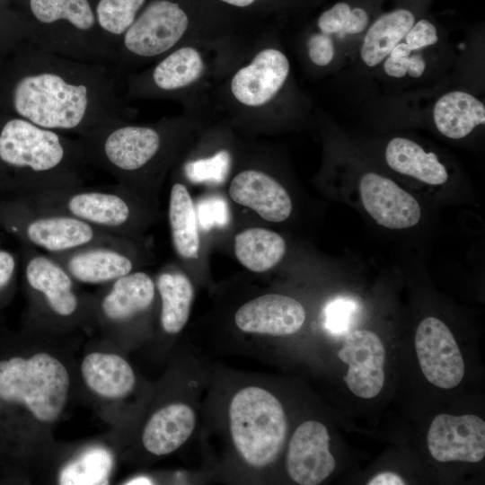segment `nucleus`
Masks as SVG:
<instances>
[{
  "label": "nucleus",
  "instance_id": "nucleus-12",
  "mask_svg": "<svg viewBox=\"0 0 485 485\" xmlns=\"http://www.w3.org/2000/svg\"><path fill=\"white\" fill-rule=\"evenodd\" d=\"M415 348L421 371L432 384L450 389L461 383L464 361L451 331L442 321L429 316L419 323Z\"/></svg>",
  "mask_w": 485,
  "mask_h": 485
},
{
  "label": "nucleus",
  "instance_id": "nucleus-44",
  "mask_svg": "<svg viewBox=\"0 0 485 485\" xmlns=\"http://www.w3.org/2000/svg\"><path fill=\"white\" fill-rule=\"evenodd\" d=\"M151 481L145 477H138L127 482V484H151Z\"/></svg>",
  "mask_w": 485,
  "mask_h": 485
},
{
  "label": "nucleus",
  "instance_id": "nucleus-11",
  "mask_svg": "<svg viewBox=\"0 0 485 485\" xmlns=\"http://www.w3.org/2000/svg\"><path fill=\"white\" fill-rule=\"evenodd\" d=\"M12 198L39 210L75 217L120 236H125L134 217L133 207L120 188L104 190L84 186Z\"/></svg>",
  "mask_w": 485,
  "mask_h": 485
},
{
  "label": "nucleus",
  "instance_id": "nucleus-7",
  "mask_svg": "<svg viewBox=\"0 0 485 485\" xmlns=\"http://www.w3.org/2000/svg\"><path fill=\"white\" fill-rule=\"evenodd\" d=\"M223 35L195 30L179 3L153 0L119 40L116 68L124 78L188 41Z\"/></svg>",
  "mask_w": 485,
  "mask_h": 485
},
{
  "label": "nucleus",
  "instance_id": "nucleus-10",
  "mask_svg": "<svg viewBox=\"0 0 485 485\" xmlns=\"http://www.w3.org/2000/svg\"><path fill=\"white\" fill-rule=\"evenodd\" d=\"M30 10L44 27L31 36L42 48L66 56L96 48L116 63L115 48L100 29L89 0H30Z\"/></svg>",
  "mask_w": 485,
  "mask_h": 485
},
{
  "label": "nucleus",
  "instance_id": "nucleus-13",
  "mask_svg": "<svg viewBox=\"0 0 485 485\" xmlns=\"http://www.w3.org/2000/svg\"><path fill=\"white\" fill-rule=\"evenodd\" d=\"M428 447L438 462L478 463L485 456V422L475 415L440 414L430 424Z\"/></svg>",
  "mask_w": 485,
  "mask_h": 485
},
{
  "label": "nucleus",
  "instance_id": "nucleus-17",
  "mask_svg": "<svg viewBox=\"0 0 485 485\" xmlns=\"http://www.w3.org/2000/svg\"><path fill=\"white\" fill-rule=\"evenodd\" d=\"M22 246L24 278L29 287L44 298L55 314L62 317L75 314L79 300L74 289L73 278L50 255L28 245Z\"/></svg>",
  "mask_w": 485,
  "mask_h": 485
},
{
  "label": "nucleus",
  "instance_id": "nucleus-5",
  "mask_svg": "<svg viewBox=\"0 0 485 485\" xmlns=\"http://www.w3.org/2000/svg\"><path fill=\"white\" fill-rule=\"evenodd\" d=\"M173 119L154 125L121 119L79 137L93 168L114 177L128 190L137 177L148 172L164 155L167 129Z\"/></svg>",
  "mask_w": 485,
  "mask_h": 485
},
{
  "label": "nucleus",
  "instance_id": "nucleus-14",
  "mask_svg": "<svg viewBox=\"0 0 485 485\" xmlns=\"http://www.w3.org/2000/svg\"><path fill=\"white\" fill-rule=\"evenodd\" d=\"M330 436L326 427L316 420H307L295 430L286 458L290 478L301 485H317L334 471L336 462L329 450Z\"/></svg>",
  "mask_w": 485,
  "mask_h": 485
},
{
  "label": "nucleus",
  "instance_id": "nucleus-16",
  "mask_svg": "<svg viewBox=\"0 0 485 485\" xmlns=\"http://www.w3.org/2000/svg\"><path fill=\"white\" fill-rule=\"evenodd\" d=\"M359 191L366 211L380 225L405 229L420 220L421 208L417 199L383 175L365 173L359 182Z\"/></svg>",
  "mask_w": 485,
  "mask_h": 485
},
{
  "label": "nucleus",
  "instance_id": "nucleus-3",
  "mask_svg": "<svg viewBox=\"0 0 485 485\" xmlns=\"http://www.w3.org/2000/svg\"><path fill=\"white\" fill-rule=\"evenodd\" d=\"M247 37L237 34L188 41L154 63L124 77L128 101H179L185 111L210 115L211 93L225 65Z\"/></svg>",
  "mask_w": 485,
  "mask_h": 485
},
{
  "label": "nucleus",
  "instance_id": "nucleus-18",
  "mask_svg": "<svg viewBox=\"0 0 485 485\" xmlns=\"http://www.w3.org/2000/svg\"><path fill=\"white\" fill-rule=\"evenodd\" d=\"M305 316L304 308L297 300L267 294L243 304L234 314V322L245 333L287 336L300 331Z\"/></svg>",
  "mask_w": 485,
  "mask_h": 485
},
{
  "label": "nucleus",
  "instance_id": "nucleus-8",
  "mask_svg": "<svg viewBox=\"0 0 485 485\" xmlns=\"http://www.w3.org/2000/svg\"><path fill=\"white\" fill-rule=\"evenodd\" d=\"M229 428L234 446L249 466L265 468L281 453L287 419L279 400L260 386H247L231 399Z\"/></svg>",
  "mask_w": 485,
  "mask_h": 485
},
{
  "label": "nucleus",
  "instance_id": "nucleus-39",
  "mask_svg": "<svg viewBox=\"0 0 485 485\" xmlns=\"http://www.w3.org/2000/svg\"><path fill=\"white\" fill-rule=\"evenodd\" d=\"M410 56L398 58L387 57L384 60V71L391 77H404L406 75H408L410 68Z\"/></svg>",
  "mask_w": 485,
  "mask_h": 485
},
{
  "label": "nucleus",
  "instance_id": "nucleus-15",
  "mask_svg": "<svg viewBox=\"0 0 485 485\" xmlns=\"http://www.w3.org/2000/svg\"><path fill=\"white\" fill-rule=\"evenodd\" d=\"M338 357L348 366L344 381L355 395L370 399L381 392L385 348L376 334L366 330L349 332Z\"/></svg>",
  "mask_w": 485,
  "mask_h": 485
},
{
  "label": "nucleus",
  "instance_id": "nucleus-32",
  "mask_svg": "<svg viewBox=\"0 0 485 485\" xmlns=\"http://www.w3.org/2000/svg\"><path fill=\"white\" fill-rule=\"evenodd\" d=\"M230 162V154L226 150H221L211 157L187 163L185 173L192 181L220 183L229 172Z\"/></svg>",
  "mask_w": 485,
  "mask_h": 485
},
{
  "label": "nucleus",
  "instance_id": "nucleus-9",
  "mask_svg": "<svg viewBox=\"0 0 485 485\" xmlns=\"http://www.w3.org/2000/svg\"><path fill=\"white\" fill-rule=\"evenodd\" d=\"M68 389L66 367L47 353L0 361V398L24 404L40 421L53 422L59 417Z\"/></svg>",
  "mask_w": 485,
  "mask_h": 485
},
{
  "label": "nucleus",
  "instance_id": "nucleus-42",
  "mask_svg": "<svg viewBox=\"0 0 485 485\" xmlns=\"http://www.w3.org/2000/svg\"><path fill=\"white\" fill-rule=\"evenodd\" d=\"M412 52L406 42L401 41L392 49L388 57L393 58L404 57L410 56Z\"/></svg>",
  "mask_w": 485,
  "mask_h": 485
},
{
  "label": "nucleus",
  "instance_id": "nucleus-4",
  "mask_svg": "<svg viewBox=\"0 0 485 485\" xmlns=\"http://www.w3.org/2000/svg\"><path fill=\"white\" fill-rule=\"evenodd\" d=\"M290 76L289 58L274 39L250 37L215 84L211 115L234 123H266L282 113Z\"/></svg>",
  "mask_w": 485,
  "mask_h": 485
},
{
  "label": "nucleus",
  "instance_id": "nucleus-1",
  "mask_svg": "<svg viewBox=\"0 0 485 485\" xmlns=\"http://www.w3.org/2000/svg\"><path fill=\"white\" fill-rule=\"evenodd\" d=\"M25 47L22 70L10 90L15 116L75 137L128 119L132 111L116 67L70 58L29 40Z\"/></svg>",
  "mask_w": 485,
  "mask_h": 485
},
{
  "label": "nucleus",
  "instance_id": "nucleus-27",
  "mask_svg": "<svg viewBox=\"0 0 485 485\" xmlns=\"http://www.w3.org/2000/svg\"><path fill=\"white\" fill-rule=\"evenodd\" d=\"M286 250V242L279 234L261 227L245 229L234 238L237 260L253 272H265L275 267Z\"/></svg>",
  "mask_w": 485,
  "mask_h": 485
},
{
  "label": "nucleus",
  "instance_id": "nucleus-23",
  "mask_svg": "<svg viewBox=\"0 0 485 485\" xmlns=\"http://www.w3.org/2000/svg\"><path fill=\"white\" fill-rule=\"evenodd\" d=\"M433 119L442 135L451 139H461L477 126L484 125L485 106L469 93L452 91L436 101Z\"/></svg>",
  "mask_w": 485,
  "mask_h": 485
},
{
  "label": "nucleus",
  "instance_id": "nucleus-38",
  "mask_svg": "<svg viewBox=\"0 0 485 485\" xmlns=\"http://www.w3.org/2000/svg\"><path fill=\"white\" fill-rule=\"evenodd\" d=\"M368 22L369 16L364 9L359 7L351 9L345 25L344 35H357L363 32Z\"/></svg>",
  "mask_w": 485,
  "mask_h": 485
},
{
  "label": "nucleus",
  "instance_id": "nucleus-30",
  "mask_svg": "<svg viewBox=\"0 0 485 485\" xmlns=\"http://www.w3.org/2000/svg\"><path fill=\"white\" fill-rule=\"evenodd\" d=\"M111 454L102 447H93L63 468L59 483L63 485L107 484L112 469Z\"/></svg>",
  "mask_w": 485,
  "mask_h": 485
},
{
  "label": "nucleus",
  "instance_id": "nucleus-37",
  "mask_svg": "<svg viewBox=\"0 0 485 485\" xmlns=\"http://www.w3.org/2000/svg\"><path fill=\"white\" fill-rule=\"evenodd\" d=\"M18 267L15 254L4 247L0 240V292L6 288L13 280Z\"/></svg>",
  "mask_w": 485,
  "mask_h": 485
},
{
  "label": "nucleus",
  "instance_id": "nucleus-25",
  "mask_svg": "<svg viewBox=\"0 0 485 485\" xmlns=\"http://www.w3.org/2000/svg\"><path fill=\"white\" fill-rule=\"evenodd\" d=\"M385 161L398 173L410 176L429 185L447 181L448 173L434 153H427L413 140L394 137L385 148Z\"/></svg>",
  "mask_w": 485,
  "mask_h": 485
},
{
  "label": "nucleus",
  "instance_id": "nucleus-36",
  "mask_svg": "<svg viewBox=\"0 0 485 485\" xmlns=\"http://www.w3.org/2000/svg\"><path fill=\"white\" fill-rule=\"evenodd\" d=\"M353 311L354 305L351 301L334 302L328 308L327 323L329 328L339 333L347 331Z\"/></svg>",
  "mask_w": 485,
  "mask_h": 485
},
{
  "label": "nucleus",
  "instance_id": "nucleus-33",
  "mask_svg": "<svg viewBox=\"0 0 485 485\" xmlns=\"http://www.w3.org/2000/svg\"><path fill=\"white\" fill-rule=\"evenodd\" d=\"M309 61L317 67H326L334 59L336 48L332 37L320 31L312 33L305 40Z\"/></svg>",
  "mask_w": 485,
  "mask_h": 485
},
{
  "label": "nucleus",
  "instance_id": "nucleus-24",
  "mask_svg": "<svg viewBox=\"0 0 485 485\" xmlns=\"http://www.w3.org/2000/svg\"><path fill=\"white\" fill-rule=\"evenodd\" d=\"M81 370L87 386L105 398L125 397L135 386L132 367L115 354L91 353L84 358Z\"/></svg>",
  "mask_w": 485,
  "mask_h": 485
},
{
  "label": "nucleus",
  "instance_id": "nucleus-31",
  "mask_svg": "<svg viewBox=\"0 0 485 485\" xmlns=\"http://www.w3.org/2000/svg\"><path fill=\"white\" fill-rule=\"evenodd\" d=\"M146 0H99L94 13L102 32L115 50L123 34L135 22Z\"/></svg>",
  "mask_w": 485,
  "mask_h": 485
},
{
  "label": "nucleus",
  "instance_id": "nucleus-2",
  "mask_svg": "<svg viewBox=\"0 0 485 485\" xmlns=\"http://www.w3.org/2000/svg\"><path fill=\"white\" fill-rule=\"evenodd\" d=\"M92 168L79 137L17 116L0 122V199L84 187Z\"/></svg>",
  "mask_w": 485,
  "mask_h": 485
},
{
  "label": "nucleus",
  "instance_id": "nucleus-19",
  "mask_svg": "<svg viewBox=\"0 0 485 485\" xmlns=\"http://www.w3.org/2000/svg\"><path fill=\"white\" fill-rule=\"evenodd\" d=\"M229 195L234 202L252 209L269 222H283L292 212V200L287 190L260 170L246 169L238 172L231 181Z\"/></svg>",
  "mask_w": 485,
  "mask_h": 485
},
{
  "label": "nucleus",
  "instance_id": "nucleus-28",
  "mask_svg": "<svg viewBox=\"0 0 485 485\" xmlns=\"http://www.w3.org/2000/svg\"><path fill=\"white\" fill-rule=\"evenodd\" d=\"M168 216L178 255L187 260L198 258L200 238L197 216L190 194L182 183L177 182L172 187Z\"/></svg>",
  "mask_w": 485,
  "mask_h": 485
},
{
  "label": "nucleus",
  "instance_id": "nucleus-21",
  "mask_svg": "<svg viewBox=\"0 0 485 485\" xmlns=\"http://www.w3.org/2000/svg\"><path fill=\"white\" fill-rule=\"evenodd\" d=\"M196 426V414L188 404H168L147 421L142 441L145 448L154 455H165L176 451L192 435Z\"/></svg>",
  "mask_w": 485,
  "mask_h": 485
},
{
  "label": "nucleus",
  "instance_id": "nucleus-6",
  "mask_svg": "<svg viewBox=\"0 0 485 485\" xmlns=\"http://www.w3.org/2000/svg\"><path fill=\"white\" fill-rule=\"evenodd\" d=\"M0 230L15 236L22 244L51 256L99 246L127 251L124 236L70 216L39 210L13 198L0 199Z\"/></svg>",
  "mask_w": 485,
  "mask_h": 485
},
{
  "label": "nucleus",
  "instance_id": "nucleus-29",
  "mask_svg": "<svg viewBox=\"0 0 485 485\" xmlns=\"http://www.w3.org/2000/svg\"><path fill=\"white\" fill-rule=\"evenodd\" d=\"M156 285L161 297V326L166 333L177 334L190 318L194 297L192 283L181 272H163Z\"/></svg>",
  "mask_w": 485,
  "mask_h": 485
},
{
  "label": "nucleus",
  "instance_id": "nucleus-20",
  "mask_svg": "<svg viewBox=\"0 0 485 485\" xmlns=\"http://www.w3.org/2000/svg\"><path fill=\"white\" fill-rule=\"evenodd\" d=\"M51 257L73 279L86 284L113 282L134 269V261L126 251L107 246L88 247Z\"/></svg>",
  "mask_w": 485,
  "mask_h": 485
},
{
  "label": "nucleus",
  "instance_id": "nucleus-35",
  "mask_svg": "<svg viewBox=\"0 0 485 485\" xmlns=\"http://www.w3.org/2000/svg\"><path fill=\"white\" fill-rule=\"evenodd\" d=\"M406 44L412 51H419L438 41L436 26L426 19H421L410 27L404 37Z\"/></svg>",
  "mask_w": 485,
  "mask_h": 485
},
{
  "label": "nucleus",
  "instance_id": "nucleus-22",
  "mask_svg": "<svg viewBox=\"0 0 485 485\" xmlns=\"http://www.w3.org/2000/svg\"><path fill=\"white\" fill-rule=\"evenodd\" d=\"M155 285L142 271L130 272L113 281L101 303L103 315L113 322H124L147 310L154 302Z\"/></svg>",
  "mask_w": 485,
  "mask_h": 485
},
{
  "label": "nucleus",
  "instance_id": "nucleus-41",
  "mask_svg": "<svg viewBox=\"0 0 485 485\" xmlns=\"http://www.w3.org/2000/svg\"><path fill=\"white\" fill-rule=\"evenodd\" d=\"M368 485H404L405 481L398 474L394 472H381L372 478Z\"/></svg>",
  "mask_w": 485,
  "mask_h": 485
},
{
  "label": "nucleus",
  "instance_id": "nucleus-43",
  "mask_svg": "<svg viewBox=\"0 0 485 485\" xmlns=\"http://www.w3.org/2000/svg\"><path fill=\"white\" fill-rule=\"evenodd\" d=\"M236 8H246L256 3L257 0H219Z\"/></svg>",
  "mask_w": 485,
  "mask_h": 485
},
{
  "label": "nucleus",
  "instance_id": "nucleus-40",
  "mask_svg": "<svg viewBox=\"0 0 485 485\" xmlns=\"http://www.w3.org/2000/svg\"><path fill=\"white\" fill-rule=\"evenodd\" d=\"M410 54V68L408 75L413 78L420 77L426 69V60L424 56L419 51Z\"/></svg>",
  "mask_w": 485,
  "mask_h": 485
},
{
  "label": "nucleus",
  "instance_id": "nucleus-34",
  "mask_svg": "<svg viewBox=\"0 0 485 485\" xmlns=\"http://www.w3.org/2000/svg\"><path fill=\"white\" fill-rule=\"evenodd\" d=\"M350 10L347 3L340 2L324 11L317 20L319 31L331 37L333 35L342 37Z\"/></svg>",
  "mask_w": 485,
  "mask_h": 485
},
{
  "label": "nucleus",
  "instance_id": "nucleus-26",
  "mask_svg": "<svg viewBox=\"0 0 485 485\" xmlns=\"http://www.w3.org/2000/svg\"><path fill=\"white\" fill-rule=\"evenodd\" d=\"M414 22L413 13L407 9L390 12L375 20L362 41L360 57L364 64L369 67L381 64Z\"/></svg>",
  "mask_w": 485,
  "mask_h": 485
}]
</instances>
